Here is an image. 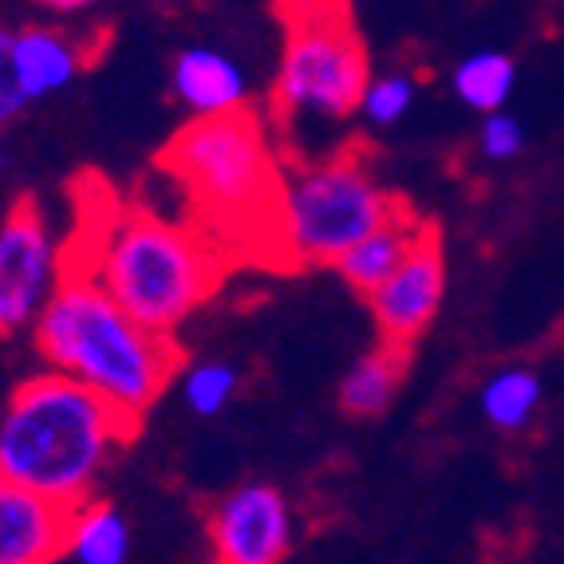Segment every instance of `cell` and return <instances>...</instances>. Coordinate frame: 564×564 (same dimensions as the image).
Segmentation results:
<instances>
[{"mask_svg":"<svg viewBox=\"0 0 564 564\" xmlns=\"http://www.w3.org/2000/svg\"><path fill=\"white\" fill-rule=\"evenodd\" d=\"M426 226H431V221L414 217L411 209L403 206L383 229L364 237V241L336 264V273L344 276L359 296H371V292H379L399 269H403V261L411 257V249L419 245V237H423Z\"/></svg>","mask_w":564,"mask_h":564,"instance_id":"4fadbf2b","label":"cell"},{"mask_svg":"<svg viewBox=\"0 0 564 564\" xmlns=\"http://www.w3.org/2000/svg\"><path fill=\"white\" fill-rule=\"evenodd\" d=\"M541 399H545V387H541V376H536L533 367L509 364V367H498V371L481 383L478 411L494 431L518 434L536 419Z\"/></svg>","mask_w":564,"mask_h":564,"instance_id":"2e32d148","label":"cell"},{"mask_svg":"<svg viewBox=\"0 0 564 564\" xmlns=\"http://www.w3.org/2000/svg\"><path fill=\"white\" fill-rule=\"evenodd\" d=\"M170 91L178 107L194 119H221L245 111L249 104V76L226 47L186 44L170 59Z\"/></svg>","mask_w":564,"mask_h":564,"instance_id":"30bf717a","label":"cell"},{"mask_svg":"<svg viewBox=\"0 0 564 564\" xmlns=\"http://www.w3.org/2000/svg\"><path fill=\"white\" fill-rule=\"evenodd\" d=\"M241 391V371L229 359H194L182 367V403L198 419H217Z\"/></svg>","mask_w":564,"mask_h":564,"instance_id":"ac0fdd59","label":"cell"},{"mask_svg":"<svg viewBox=\"0 0 564 564\" xmlns=\"http://www.w3.org/2000/svg\"><path fill=\"white\" fill-rule=\"evenodd\" d=\"M139 423L87 387L44 371L17 387L0 411V478L52 506L79 509Z\"/></svg>","mask_w":564,"mask_h":564,"instance_id":"7a4b0ae2","label":"cell"},{"mask_svg":"<svg viewBox=\"0 0 564 564\" xmlns=\"http://www.w3.org/2000/svg\"><path fill=\"white\" fill-rule=\"evenodd\" d=\"M32 339L47 371L87 387L139 426L182 367L178 348L166 336L134 324L91 276L72 269L32 328Z\"/></svg>","mask_w":564,"mask_h":564,"instance_id":"3957f363","label":"cell"},{"mask_svg":"<svg viewBox=\"0 0 564 564\" xmlns=\"http://www.w3.org/2000/svg\"><path fill=\"white\" fill-rule=\"evenodd\" d=\"M67 269L91 276L134 324L174 339L221 284V249L194 226L115 206L87 241L67 245Z\"/></svg>","mask_w":564,"mask_h":564,"instance_id":"6da1fadb","label":"cell"},{"mask_svg":"<svg viewBox=\"0 0 564 564\" xmlns=\"http://www.w3.org/2000/svg\"><path fill=\"white\" fill-rule=\"evenodd\" d=\"M12 36H17V29H0V127H9L29 107L17 84V67H12Z\"/></svg>","mask_w":564,"mask_h":564,"instance_id":"44dd1931","label":"cell"},{"mask_svg":"<svg viewBox=\"0 0 564 564\" xmlns=\"http://www.w3.org/2000/svg\"><path fill=\"white\" fill-rule=\"evenodd\" d=\"M64 561L72 564H127L131 561V521L111 501H87L72 509Z\"/></svg>","mask_w":564,"mask_h":564,"instance_id":"9a60e30c","label":"cell"},{"mask_svg":"<svg viewBox=\"0 0 564 564\" xmlns=\"http://www.w3.org/2000/svg\"><path fill=\"white\" fill-rule=\"evenodd\" d=\"M399 209L403 202L379 186L356 151L284 166L273 221L276 261L336 269L364 237L383 229Z\"/></svg>","mask_w":564,"mask_h":564,"instance_id":"5b68a950","label":"cell"},{"mask_svg":"<svg viewBox=\"0 0 564 564\" xmlns=\"http://www.w3.org/2000/svg\"><path fill=\"white\" fill-rule=\"evenodd\" d=\"M406 376V348L395 344H379V348L364 351L356 364L339 379V411L351 419H376L387 406L395 403L399 387Z\"/></svg>","mask_w":564,"mask_h":564,"instance_id":"5bb4252c","label":"cell"},{"mask_svg":"<svg viewBox=\"0 0 564 564\" xmlns=\"http://www.w3.org/2000/svg\"><path fill=\"white\" fill-rule=\"evenodd\" d=\"M414 95H419V79L411 72H383V76H371V84H367L359 115L371 127H395L414 107Z\"/></svg>","mask_w":564,"mask_h":564,"instance_id":"d6986e66","label":"cell"},{"mask_svg":"<svg viewBox=\"0 0 564 564\" xmlns=\"http://www.w3.org/2000/svg\"><path fill=\"white\" fill-rule=\"evenodd\" d=\"M446 296V253H443V234L438 226H426L411 257L403 261L391 281L379 292L367 296L371 321H376L383 344L395 348H411L414 339L423 336L434 324L438 308Z\"/></svg>","mask_w":564,"mask_h":564,"instance_id":"9c48e42d","label":"cell"},{"mask_svg":"<svg viewBox=\"0 0 564 564\" xmlns=\"http://www.w3.org/2000/svg\"><path fill=\"white\" fill-rule=\"evenodd\" d=\"M67 521L72 509L0 478V564H56L67 545Z\"/></svg>","mask_w":564,"mask_h":564,"instance_id":"8fae6325","label":"cell"},{"mask_svg":"<svg viewBox=\"0 0 564 564\" xmlns=\"http://www.w3.org/2000/svg\"><path fill=\"white\" fill-rule=\"evenodd\" d=\"M451 87L470 111L498 115L506 111L509 95L518 87V64L501 47H481V52H470V56L458 59Z\"/></svg>","mask_w":564,"mask_h":564,"instance_id":"e0dca14e","label":"cell"},{"mask_svg":"<svg viewBox=\"0 0 564 564\" xmlns=\"http://www.w3.org/2000/svg\"><path fill=\"white\" fill-rule=\"evenodd\" d=\"M292 506L269 481L229 489L209 513V541L217 564H281L292 549Z\"/></svg>","mask_w":564,"mask_h":564,"instance_id":"ba28073f","label":"cell"},{"mask_svg":"<svg viewBox=\"0 0 564 564\" xmlns=\"http://www.w3.org/2000/svg\"><path fill=\"white\" fill-rule=\"evenodd\" d=\"M12 67L24 99L40 104L76 84L87 67V44L56 24H29L12 36Z\"/></svg>","mask_w":564,"mask_h":564,"instance_id":"7c38bea8","label":"cell"},{"mask_svg":"<svg viewBox=\"0 0 564 564\" xmlns=\"http://www.w3.org/2000/svg\"><path fill=\"white\" fill-rule=\"evenodd\" d=\"M67 276V245L44 209L20 198L0 221V336L32 332Z\"/></svg>","mask_w":564,"mask_h":564,"instance_id":"52a82bcc","label":"cell"},{"mask_svg":"<svg viewBox=\"0 0 564 564\" xmlns=\"http://www.w3.org/2000/svg\"><path fill=\"white\" fill-rule=\"evenodd\" d=\"M273 111L284 122H344L359 111L371 84L367 47L344 4H289Z\"/></svg>","mask_w":564,"mask_h":564,"instance_id":"8992f818","label":"cell"},{"mask_svg":"<svg viewBox=\"0 0 564 564\" xmlns=\"http://www.w3.org/2000/svg\"><path fill=\"white\" fill-rule=\"evenodd\" d=\"M478 151H481V159H489V162L518 159V154L525 151V127L509 111L486 115L478 127Z\"/></svg>","mask_w":564,"mask_h":564,"instance_id":"ffe728a7","label":"cell"},{"mask_svg":"<svg viewBox=\"0 0 564 564\" xmlns=\"http://www.w3.org/2000/svg\"><path fill=\"white\" fill-rule=\"evenodd\" d=\"M198 214V234L217 249L234 245H273L276 198L284 162L257 111H234L221 119L186 122L162 151Z\"/></svg>","mask_w":564,"mask_h":564,"instance_id":"277c9868","label":"cell"}]
</instances>
